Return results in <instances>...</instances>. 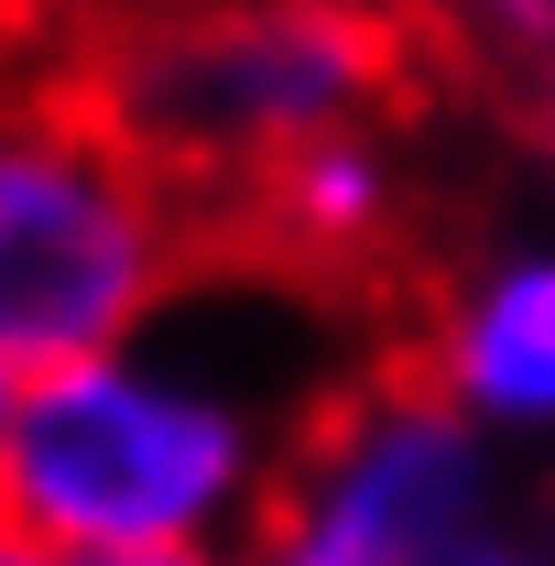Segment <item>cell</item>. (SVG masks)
<instances>
[{
  "instance_id": "cell-1",
  "label": "cell",
  "mask_w": 555,
  "mask_h": 566,
  "mask_svg": "<svg viewBox=\"0 0 555 566\" xmlns=\"http://www.w3.org/2000/svg\"><path fill=\"white\" fill-rule=\"evenodd\" d=\"M359 381L370 370L305 381V370L186 349V316L164 305L142 338L22 381L11 458H0V534L66 566H240L294 491V458Z\"/></svg>"
},
{
  "instance_id": "cell-2",
  "label": "cell",
  "mask_w": 555,
  "mask_h": 566,
  "mask_svg": "<svg viewBox=\"0 0 555 566\" xmlns=\"http://www.w3.org/2000/svg\"><path fill=\"white\" fill-rule=\"evenodd\" d=\"M66 76L218 229L273 164L381 132L415 76V22L392 0H164L109 22Z\"/></svg>"
},
{
  "instance_id": "cell-3",
  "label": "cell",
  "mask_w": 555,
  "mask_h": 566,
  "mask_svg": "<svg viewBox=\"0 0 555 566\" xmlns=\"http://www.w3.org/2000/svg\"><path fill=\"white\" fill-rule=\"evenodd\" d=\"M218 262L208 208L55 76H0V370L44 381L142 338Z\"/></svg>"
},
{
  "instance_id": "cell-4",
  "label": "cell",
  "mask_w": 555,
  "mask_h": 566,
  "mask_svg": "<svg viewBox=\"0 0 555 566\" xmlns=\"http://www.w3.org/2000/svg\"><path fill=\"white\" fill-rule=\"evenodd\" d=\"M392 359L415 370L447 415H469L490 447L501 436H555V240L458 273L404 327Z\"/></svg>"
},
{
  "instance_id": "cell-5",
  "label": "cell",
  "mask_w": 555,
  "mask_h": 566,
  "mask_svg": "<svg viewBox=\"0 0 555 566\" xmlns=\"http://www.w3.org/2000/svg\"><path fill=\"white\" fill-rule=\"evenodd\" d=\"M392 218H404V175H392L381 132H338L316 153H294V164H273L240 208L218 218V251L262 262L283 283H316V294H348L392 251Z\"/></svg>"
},
{
  "instance_id": "cell-6",
  "label": "cell",
  "mask_w": 555,
  "mask_h": 566,
  "mask_svg": "<svg viewBox=\"0 0 555 566\" xmlns=\"http://www.w3.org/2000/svg\"><path fill=\"white\" fill-rule=\"evenodd\" d=\"M436 33L523 87V76L555 55V0H436Z\"/></svg>"
},
{
  "instance_id": "cell-7",
  "label": "cell",
  "mask_w": 555,
  "mask_h": 566,
  "mask_svg": "<svg viewBox=\"0 0 555 566\" xmlns=\"http://www.w3.org/2000/svg\"><path fill=\"white\" fill-rule=\"evenodd\" d=\"M523 109H534V132H545V153H555V55L523 76Z\"/></svg>"
},
{
  "instance_id": "cell-8",
  "label": "cell",
  "mask_w": 555,
  "mask_h": 566,
  "mask_svg": "<svg viewBox=\"0 0 555 566\" xmlns=\"http://www.w3.org/2000/svg\"><path fill=\"white\" fill-rule=\"evenodd\" d=\"M0 566H66V556H44V545H22V534H0Z\"/></svg>"
},
{
  "instance_id": "cell-9",
  "label": "cell",
  "mask_w": 555,
  "mask_h": 566,
  "mask_svg": "<svg viewBox=\"0 0 555 566\" xmlns=\"http://www.w3.org/2000/svg\"><path fill=\"white\" fill-rule=\"evenodd\" d=\"M11 415H22V381L0 370V458H11Z\"/></svg>"
},
{
  "instance_id": "cell-10",
  "label": "cell",
  "mask_w": 555,
  "mask_h": 566,
  "mask_svg": "<svg viewBox=\"0 0 555 566\" xmlns=\"http://www.w3.org/2000/svg\"><path fill=\"white\" fill-rule=\"evenodd\" d=\"M132 566H208V556H132Z\"/></svg>"
}]
</instances>
